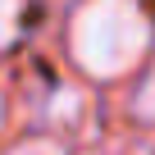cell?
<instances>
[{"mask_svg":"<svg viewBox=\"0 0 155 155\" xmlns=\"http://www.w3.org/2000/svg\"><path fill=\"white\" fill-rule=\"evenodd\" d=\"M9 155H64L55 141H23V146H14Z\"/></svg>","mask_w":155,"mask_h":155,"instance_id":"obj_3","label":"cell"},{"mask_svg":"<svg viewBox=\"0 0 155 155\" xmlns=\"http://www.w3.org/2000/svg\"><path fill=\"white\" fill-rule=\"evenodd\" d=\"M137 114L141 119H155V73H150V82L141 87V96H137Z\"/></svg>","mask_w":155,"mask_h":155,"instance_id":"obj_2","label":"cell"},{"mask_svg":"<svg viewBox=\"0 0 155 155\" xmlns=\"http://www.w3.org/2000/svg\"><path fill=\"white\" fill-rule=\"evenodd\" d=\"M150 41V23L137 0H87L73 14L68 50L91 78H114L128 73Z\"/></svg>","mask_w":155,"mask_h":155,"instance_id":"obj_1","label":"cell"}]
</instances>
